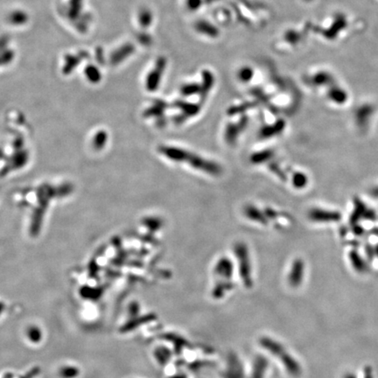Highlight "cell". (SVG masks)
<instances>
[{"label":"cell","mask_w":378,"mask_h":378,"mask_svg":"<svg viewBox=\"0 0 378 378\" xmlns=\"http://www.w3.org/2000/svg\"><path fill=\"white\" fill-rule=\"evenodd\" d=\"M235 255L237 258H239L240 274L243 279L244 284L250 285V268L249 257L247 253L246 248L243 244H237L235 247Z\"/></svg>","instance_id":"3957f363"},{"label":"cell","mask_w":378,"mask_h":378,"mask_svg":"<svg viewBox=\"0 0 378 378\" xmlns=\"http://www.w3.org/2000/svg\"><path fill=\"white\" fill-rule=\"evenodd\" d=\"M266 367V363L263 358H258L253 369V375L251 376V378H263L264 374V370Z\"/></svg>","instance_id":"277c9868"},{"label":"cell","mask_w":378,"mask_h":378,"mask_svg":"<svg viewBox=\"0 0 378 378\" xmlns=\"http://www.w3.org/2000/svg\"><path fill=\"white\" fill-rule=\"evenodd\" d=\"M261 345L264 347L265 350H267L270 353L281 359L282 363L286 366L291 374L294 376L300 374V370L299 364L293 357L290 356L289 354L286 353V350L280 344H278L277 342L272 341L270 338H263L261 339Z\"/></svg>","instance_id":"7a4b0ae2"},{"label":"cell","mask_w":378,"mask_h":378,"mask_svg":"<svg viewBox=\"0 0 378 378\" xmlns=\"http://www.w3.org/2000/svg\"><path fill=\"white\" fill-rule=\"evenodd\" d=\"M40 330L39 328L37 327H30L27 328L26 330V336L31 342H39V340L41 339V336H40Z\"/></svg>","instance_id":"5b68a950"},{"label":"cell","mask_w":378,"mask_h":378,"mask_svg":"<svg viewBox=\"0 0 378 378\" xmlns=\"http://www.w3.org/2000/svg\"><path fill=\"white\" fill-rule=\"evenodd\" d=\"M160 153L171 161L175 162H186L194 169L205 172L209 175H219L221 171V167L219 165L198 155H193L192 153L182 148L162 146L160 147Z\"/></svg>","instance_id":"6da1fadb"}]
</instances>
